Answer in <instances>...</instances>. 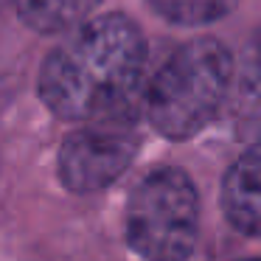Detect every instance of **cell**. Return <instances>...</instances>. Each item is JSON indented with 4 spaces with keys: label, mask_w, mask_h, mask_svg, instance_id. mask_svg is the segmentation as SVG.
<instances>
[{
    "label": "cell",
    "mask_w": 261,
    "mask_h": 261,
    "mask_svg": "<svg viewBox=\"0 0 261 261\" xmlns=\"http://www.w3.org/2000/svg\"><path fill=\"white\" fill-rule=\"evenodd\" d=\"M146 59V34L129 14H96L48 51L37 73V96L48 113L76 126L138 118Z\"/></svg>",
    "instance_id": "6da1fadb"
},
{
    "label": "cell",
    "mask_w": 261,
    "mask_h": 261,
    "mask_svg": "<svg viewBox=\"0 0 261 261\" xmlns=\"http://www.w3.org/2000/svg\"><path fill=\"white\" fill-rule=\"evenodd\" d=\"M233 85V54L216 37H194L177 45L149 76L143 113L158 135L188 141L225 107Z\"/></svg>",
    "instance_id": "7a4b0ae2"
},
{
    "label": "cell",
    "mask_w": 261,
    "mask_h": 261,
    "mask_svg": "<svg viewBox=\"0 0 261 261\" xmlns=\"http://www.w3.org/2000/svg\"><path fill=\"white\" fill-rule=\"evenodd\" d=\"M124 230L143 261H186L199 236V191L177 166H154L126 199Z\"/></svg>",
    "instance_id": "3957f363"
},
{
    "label": "cell",
    "mask_w": 261,
    "mask_h": 261,
    "mask_svg": "<svg viewBox=\"0 0 261 261\" xmlns=\"http://www.w3.org/2000/svg\"><path fill=\"white\" fill-rule=\"evenodd\" d=\"M138 118L79 124L65 135L57 154L59 182L70 194H98L132 166L141 146Z\"/></svg>",
    "instance_id": "277c9868"
},
{
    "label": "cell",
    "mask_w": 261,
    "mask_h": 261,
    "mask_svg": "<svg viewBox=\"0 0 261 261\" xmlns=\"http://www.w3.org/2000/svg\"><path fill=\"white\" fill-rule=\"evenodd\" d=\"M219 202L233 230L261 239V141L244 149L225 171Z\"/></svg>",
    "instance_id": "5b68a950"
},
{
    "label": "cell",
    "mask_w": 261,
    "mask_h": 261,
    "mask_svg": "<svg viewBox=\"0 0 261 261\" xmlns=\"http://www.w3.org/2000/svg\"><path fill=\"white\" fill-rule=\"evenodd\" d=\"M98 6L101 0H14L20 23L42 37L70 34L96 17Z\"/></svg>",
    "instance_id": "8992f818"
},
{
    "label": "cell",
    "mask_w": 261,
    "mask_h": 261,
    "mask_svg": "<svg viewBox=\"0 0 261 261\" xmlns=\"http://www.w3.org/2000/svg\"><path fill=\"white\" fill-rule=\"evenodd\" d=\"M242 0H149L152 12L160 20L180 29H202V25L219 23Z\"/></svg>",
    "instance_id": "52a82bcc"
},
{
    "label": "cell",
    "mask_w": 261,
    "mask_h": 261,
    "mask_svg": "<svg viewBox=\"0 0 261 261\" xmlns=\"http://www.w3.org/2000/svg\"><path fill=\"white\" fill-rule=\"evenodd\" d=\"M242 87L250 93L253 98L261 101V25L250 34L247 45L242 51Z\"/></svg>",
    "instance_id": "ba28073f"
},
{
    "label": "cell",
    "mask_w": 261,
    "mask_h": 261,
    "mask_svg": "<svg viewBox=\"0 0 261 261\" xmlns=\"http://www.w3.org/2000/svg\"><path fill=\"white\" fill-rule=\"evenodd\" d=\"M239 261H261L258 255H247V258H239Z\"/></svg>",
    "instance_id": "9c48e42d"
}]
</instances>
